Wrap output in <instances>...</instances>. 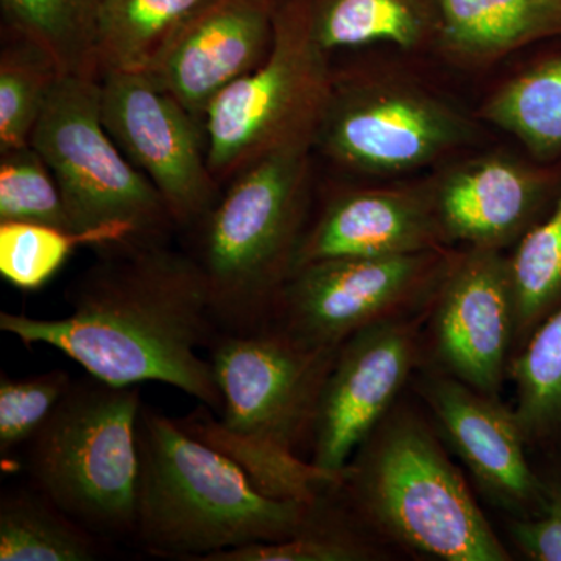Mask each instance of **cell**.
Listing matches in <instances>:
<instances>
[{
  "mask_svg": "<svg viewBox=\"0 0 561 561\" xmlns=\"http://www.w3.org/2000/svg\"><path fill=\"white\" fill-rule=\"evenodd\" d=\"M31 144L57 180L70 228L90 245L161 242L176 227L160 192L106 131L101 77L62 73Z\"/></svg>",
  "mask_w": 561,
  "mask_h": 561,
  "instance_id": "52a82bcc",
  "label": "cell"
},
{
  "mask_svg": "<svg viewBox=\"0 0 561 561\" xmlns=\"http://www.w3.org/2000/svg\"><path fill=\"white\" fill-rule=\"evenodd\" d=\"M138 446L135 537L157 556L203 561L319 526L316 502L273 496L230 454L144 405Z\"/></svg>",
  "mask_w": 561,
  "mask_h": 561,
  "instance_id": "7a4b0ae2",
  "label": "cell"
},
{
  "mask_svg": "<svg viewBox=\"0 0 561 561\" xmlns=\"http://www.w3.org/2000/svg\"><path fill=\"white\" fill-rule=\"evenodd\" d=\"M321 49L391 43L412 49L437 32L432 0H309Z\"/></svg>",
  "mask_w": 561,
  "mask_h": 561,
  "instance_id": "ffe728a7",
  "label": "cell"
},
{
  "mask_svg": "<svg viewBox=\"0 0 561 561\" xmlns=\"http://www.w3.org/2000/svg\"><path fill=\"white\" fill-rule=\"evenodd\" d=\"M90 245L83 234L44 225L0 224V273L22 290L43 287L77 247Z\"/></svg>",
  "mask_w": 561,
  "mask_h": 561,
  "instance_id": "83f0119b",
  "label": "cell"
},
{
  "mask_svg": "<svg viewBox=\"0 0 561 561\" xmlns=\"http://www.w3.org/2000/svg\"><path fill=\"white\" fill-rule=\"evenodd\" d=\"M538 157L561 150V55L505 83L483 110Z\"/></svg>",
  "mask_w": 561,
  "mask_h": 561,
  "instance_id": "603a6c76",
  "label": "cell"
},
{
  "mask_svg": "<svg viewBox=\"0 0 561 561\" xmlns=\"http://www.w3.org/2000/svg\"><path fill=\"white\" fill-rule=\"evenodd\" d=\"M72 382L69 373L65 370H51L21 379L2 376L0 454L3 457L32 442Z\"/></svg>",
  "mask_w": 561,
  "mask_h": 561,
  "instance_id": "f1b7e54d",
  "label": "cell"
},
{
  "mask_svg": "<svg viewBox=\"0 0 561 561\" xmlns=\"http://www.w3.org/2000/svg\"><path fill=\"white\" fill-rule=\"evenodd\" d=\"M541 194L542 181L526 165L489 157L449 173L434 201L445 236L500 250L529 224Z\"/></svg>",
  "mask_w": 561,
  "mask_h": 561,
  "instance_id": "e0dca14e",
  "label": "cell"
},
{
  "mask_svg": "<svg viewBox=\"0 0 561 561\" xmlns=\"http://www.w3.org/2000/svg\"><path fill=\"white\" fill-rule=\"evenodd\" d=\"M208 0H101L98 60L105 72H151Z\"/></svg>",
  "mask_w": 561,
  "mask_h": 561,
  "instance_id": "d6986e66",
  "label": "cell"
},
{
  "mask_svg": "<svg viewBox=\"0 0 561 561\" xmlns=\"http://www.w3.org/2000/svg\"><path fill=\"white\" fill-rule=\"evenodd\" d=\"M516 420L527 443L561 431V305L512 362Z\"/></svg>",
  "mask_w": 561,
  "mask_h": 561,
  "instance_id": "d4e9b609",
  "label": "cell"
},
{
  "mask_svg": "<svg viewBox=\"0 0 561 561\" xmlns=\"http://www.w3.org/2000/svg\"><path fill=\"white\" fill-rule=\"evenodd\" d=\"M434 337L454 378L500 398L515 343L511 272L500 250L472 247L449 272L435 308Z\"/></svg>",
  "mask_w": 561,
  "mask_h": 561,
  "instance_id": "4fadbf2b",
  "label": "cell"
},
{
  "mask_svg": "<svg viewBox=\"0 0 561 561\" xmlns=\"http://www.w3.org/2000/svg\"><path fill=\"white\" fill-rule=\"evenodd\" d=\"M370 551L348 535L312 527L284 540L254 542L213 553L203 561H360Z\"/></svg>",
  "mask_w": 561,
  "mask_h": 561,
  "instance_id": "f546056e",
  "label": "cell"
},
{
  "mask_svg": "<svg viewBox=\"0 0 561 561\" xmlns=\"http://www.w3.org/2000/svg\"><path fill=\"white\" fill-rule=\"evenodd\" d=\"M279 0H208L151 70L195 119L232 81L267 58Z\"/></svg>",
  "mask_w": 561,
  "mask_h": 561,
  "instance_id": "5bb4252c",
  "label": "cell"
},
{
  "mask_svg": "<svg viewBox=\"0 0 561 561\" xmlns=\"http://www.w3.org/2000/svg\"><path fill=\"white\" fill-rule=\"evenodd\" d=\"M470 136L440 102L402 88H332L316 139L342 164L365 172L421 168Z\"/></svg>",
  "mask_w": 561,
  "mask_h": 561,
  "instance_id": "8fae6325",
  "label": "cell"
},
{
  "mask_svg": "<svg viewBox=\"0 0 561 561\" xmlns=\"http://www.w3.org/2000/svg\"><path fill=\"white\" fill-rule=\"evenodd\" d=\"M68 291L58 319L0 313V330L24 345H47L113 386L162 382L221 412L208 348L220 330L192 254L164 241L110 247Z\"/></svg>",
  "mask_w": 561,
  "mask_h": 561,
  "instance_id": "6da1fadb",
  "label": "cell"
},
{
  "mask_svg": "<svg viewBox=\"0 0 561 561\" xmlns=\"http://www.w3.org/2000/svg\"><path fill=\"white\" fill-rule=\"evenodd\" d=\"M415 359V332L401 321H376L339 346L313 416V467L345 482L351 457L386 419Z\"/></svg>",
  "mask_w": 561,
  "mask_h": 561,
  "instance_id": "30bf717a",
  "label": "cell"
},
{
  "mask_svg": "<svg viewBox=\"0 0 561 561\" xmlns=\"http://www.w3.org/2000/svg\"><path fill=\"white\" fill-rule=\"evenodd\" d=\"M443 46L485 60L561 33V0H432Z\"/></svg>",
  "mask_w": 561,
  "mask_h": 561,
  "instance_id": "ac0fdd59",
  "label": "cell"
},
{
  "mask_svg": "<svg viewBox=\"0 0 561 561\" xmlns=\"http://www.w3.org/2000/svg\"><path fill=\"white\" fill-rule=\"evenodd\" d=\"M360 511L412 551L445 561H507V549L430 427L411 413L379 424L348 465Z\"/></svg>",
  "mask_w": 561,
  "mask_h": 561,
  "instance_id": "5b68a950",
  "label": "cell"
},
{
  "mask_svg": "<svg viewBox=\"0 0 561 561\" xmlns=\"http://www.w3.org/2000/svg\"><path fill=\"white\" fill-rule=\"evenodd\" d=\"M511 537L526 559L561 561V483L545 486L531 515L512 524Z\"/></svg>",
  "mask_w": 561,
  "mask_h": 561,
  "instance_id": "4dcf8cb0",
  "label": "cell"
},
{
  "mask_svg": "<svg viewBox=\"0 0 561 561\" xmlns=\"http://www.w3.org/2000/svg\"><path fill=\"white\" fill-rule=\"evenodd\" d=\"M515 343L526 345L561 305V195L548 219L524 236L508 260Z\"/></svg>",
  "mask_w": 561,
  "mask_h": 561,
  "instance_id": "cb8c5ba5",
  "label": "cell"
},
{
  "mask_svg": "<svg viewBox=\"0 0 561 561\" xmlns=\"http://www.w3.org/2000/svg\"><path fill=\"white\" fill-rule=\"evenodd\" d=\"M62 72L46 51L18 38L0 55V151L28 146Z\"/></svg>",
  "mask_w": 561,
  "mask_h": 561,
  "instance_id": "484cf974",
  "label": "cell"
},
{
  "mask_svg": "<svg viewBox=\"0 0 561 561\" xmlns=\"http://www.w3.org/2000/svg\"><path fill=\"white\" fill-rule=\"evenodd\" d=\"M102 553L98 535L84 529L38 490L0 496V561H92Z\"/></svg>",
  "mask_w": 561,
  "mask_h": 561,
  "instance_id": "44dd1931",
  "label": "cell"
},
{
  "mask_svg": "<svg viewBox=\"0 0 561 561\" xmlns=\"http://www.w3.org/2000/svg\"><path fill=\"white\" fill-rule=\"evenodd\" d=\"M327 50L309 0H279L267 58L209 103L206 158L214 179H234L265 154L311 144L332 91Z\"/></svg>",
  "mask_w": 561,
  "mask_h": 561,
  "instance_id": "ba28073f",
  "label": "cell"
},
{
  "mask_svg": "<svg viewBox=\"0 0 561 561\" xmlns=\"http://www.w3.org/2000/svg\"><path fill=\"white\" fill-rule=\"evenodd\" d=\"M424 265V253L312 262L291 273L268 328L308 348H339L386 320L415 289Z\"/></svg>",
  "mask_w": 561,
  "mask_h": 561,
  "instance_id": "7c38bea8",
  "label": "cell"
},
{
  "mask_svg": "<svg viewBox=\"0 0 561 561\" xmlns=\"http://www.w3.org/2000/svg\"><path fill=\"white\" fill-rule=\"evenodd\" d=\"M440 236L445 232L435 201L420 192H350L331 202L311 230L305 231L291 273L334 257L424 253Z\"/></svg>",
  "mask_w": 561,
  "mask_h": 561,
  "instance_id": "2e32d148",
  "label": "cell"
},
{
  "mask_svg": "<svg viewBox=\"0 0 561 561\" xmlns=\"http://www.w3.org/2000/svg\"><path fill=\"white\" fill-rule=\"evenodd\" d=\"M309 146L284 147L243 169L198 225L201 242L192 256L220 332L271 327L305 234Z\"/></svg>",
  "mask_w": 561,
  "mask_h": 561,
  "instance_id": "277c9868",
  "label": "cell"
},
{
  "mask_svg": "<svg viewBox=\"0 0 561 561\" xmlns=\"http://www.w3.org/2000/svg\"><path fill=\"white\" fill-rule=\"evenodd\" d=\"M138 386L73 381L28 443L38 490L99 538L135 537L138 522Z\"/></svg>",
  "mask_w": 561,
  "mask_h": 561,
  "instance_id": "8992f818",
  "label": "cell"
},
{
  "mask_svg": "<svg viewBox=\"0 0 561 561\" xmlns=\"http://www.w3.org/2000/svg\"><path fill=\"white\" fill-rule=\"evenodd\" d=\"M339 348H308L275 328L219 332L209 360L221 394V420L194 434L213 443L273 496L316 502V486L343 479L302 463L295 448L311 432L324 379Z\"/></svg>",
  "mask_w": 561,
  "mask_h": 561,
  "instance_id": "3957f363",
  "label": "cell"
},
{
  "mask_svg": "<svg viewBox=\"0 0 561 561\" xmlns=\"http://www.w3.org/2000/svg\"><path fill=\"white\" fill-rule=\"evenodd\" d=\"M421 393L489 497L508 511H535L545 485L527 461V440L513 409L454 376H430Z\"/></svg>",
  "mask_w": 561,
  "mask_h": 561,
  "instance_id": "9a60e30c",
  "label": "cell"
},
{
  "mask_svg": "<svg viewBox=\"0 0 561 561\" xmlns=\"http://www.w3.org/2000/svg\"><path fill=\"white\" fill-rule=\"evenodd\" d=\"M18 38L46 51L62 73L101 77L98 16L101 0H0Z\"/></svg>",
  "mask_w": 561,
  "mask_h": 561,
  "instance_id": "7402d4cb",
  "label": "cell"
},
{
  "mask_svg": "<svg viewBox=\"0 0 561 561\" xmlns=\"http://www.w3.org/2000/svg\"><path fill=\"white\" fill-rule=\"evenodd\" d=\"M3 221L72 231L57 180L32 144L0 151V224Z\"/></svg>",
  "mask_w": 561,
  "mask_h": 561,
  "instance_id": "4316f807",
  "label": "cell"
},
{
  "mask_svg": "<svg viewBox=\"0 0 561 561\" xmlns=\"http://www.w3.org/2000/svg\"><path fill=\"white\" fill-rule=\"evenodd\" d=\"M101 111L106 131L160 192L176 227H198L219 202L198 119L149 72L102 73Z\"/></svg>",
  "mask_w": 561,
  "mask_h": 561,
  "instance_id": "9c48e42d",
  "label": "cell"
}]
</instances>
